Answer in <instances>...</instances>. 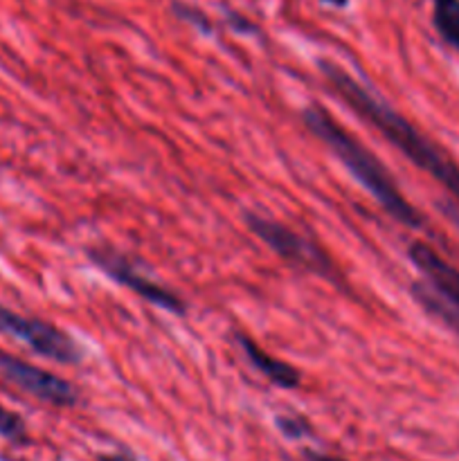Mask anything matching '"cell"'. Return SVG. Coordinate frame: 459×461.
<instances>
[{"instance_id": "obj_6", "label": "cell", "mask_w": 459, "mask_h": 461, "mask_svg": "<svg viewBox=\"0 0 459 461\" xmlns=\"http://www.w3.org/2000/svg\"><path fill=\"white\" fill-rule=\"evenodd\" d=\"M88 257L93 259V264L99 270L108 275L112 282H117L120 286H126L129 291H133L135 295H140L142 300H147L148 304L160 306V309L169 311V313H187V304L180 295H176L174 291L165 288L162 284L153 282L151 277L142 273L140 268H135L129 259H124L117 252L108 250V248H97V250H90Z\"/></svg>"}, {"instance_id": "obj_5", "label": "cell", "mask_w": 459, "mask_h": 461, "mask_svg": "<svg viewBox=\"0 0 459 461\" xmlns=\"http://www.w3.org/2000/svg\"><path fill=\"white\" fill-rule=\"evenodd\" d=\"M0 376L25 394L54 405V408H75L79 403V392L66 378L45 372V369L12 354H4V351H0Z\"/></svg>"}, {"instance_id": "obj_2", "label": "cell", "mask_w": 459, "mask_h": 461, "mask_svg": "<svg viewBox=\"0 0 459 461\" xmlns=\"http://www.w3.org/2000/svg\"><path fill=\"white\" fill-rule=\"evenodd\" d=\"M302 122H304V126L315 138L322 140L331 149L333 156L367 189L369 196L381 203V207L392 219H396L399 223L408 225L412 230H418L426 225V219H423L421 212L400 194L399 185L394 183L390 171L382 167V162L367 147H363L349 131L342 129L324 108H304L302 111Z\"/></svg>"}, {"instance_id": "obj_12", "label": "cell", "mask_w": 459, "mask_h": 461, "mask_svg": "<svg viewBox=\"0 0 459 461\" xmlns=\"http://www.w3.org/2000/svg\"><path fill=\"white\" fill-rule=\"evenodd\" d=\"M274 426L288 439H302V437H309L313 432L310 423L304 417H295V414H282V417L274 419Z\"/></svg>"}, {"instance_id": "obj_10", "label": "cell", "mask_w": 459, "mask_h": 461, "mask_svg": "<svg viewBox=\"0 0 459 461\" xmlns=\"http://www.w3.org/2000/svg\"><path fill=\"white\" fill-rule=\"evenodd\" d=\"M432 23L441 39L459 52V0H432Z\"/></svg>"}, {"instance_id": "obj_4", "label": "cell", "mask_w": 459, "mask_h": 461, "mask_svg": "<svg viewBox=\"0 0 459 461\" xmlns=\"http://www.w3.org/2000/svg\"><path fill=\"white\" fill-rule=\"evenodd\" d=\"M248 228L252 230L255 237H259L266 246H270V250L274 255L282 257L288 264L297 266L302 270H309V273L320 275V277L336 279V264L328 259L327 252L320 246H315L313 241H309L306 237L297 234L295 230H291L288 225L277 223V221H270L266 216L259 214H248Z\"/></svg>"}, {"instance_id": "obj_13", "label": "cell", "mask_w": 459, "mask_h": 461, "mask_svg": "<svg viewBox=\"0 0 459 461\" xmlns=\"http://www.w3.org/2000/svg\"><path fill=\"white\" fill-rule=\"evenodd\" d=\"M174 9L178 12L180 18L189 21L192 25H198V27H202V30H207V21H205V16H201V12H196V9H192V7H184V5H176Z\"/></svg>"}, {"instance_id": "obj_17", "label": "cell", "mask_w": 459, "mask_h": 461, "mask_svg": "<svg viewBox=\"0 0 459 461\" xmlns=\"http://www.w3.org/2000/svg\"><path fill=\"white\" fill-rule=\"evenodd\" d=\"M322 3H328V5H333V7H345V5H346V0H322Z\"/></svg>"}, {"instance_id": "obj_11", "label": "cell", "mask_w": 459, "mask_h": 461, "mask_svg": "<svg viewBox=\"0 0 459 461\" xmlns=\"http://www.w3.org/2000/svg\"><path fill=\"white\" fill-rule=\"evenodd\" d=\"M0 437L16 446L30 444V432H27L22 417L4 408V405H0Z\"/></svg>"}, {"instance_id": "obj_7", "label": "cell", "mask_w": 459, "mask_h": 461, "mask_svg": "<svg viewBox=\"0 0 459 461\" xmlns=\"http://www.w3.org/2000/svg\"><path fill=\"white\" fill-rule=\"evenodd\" d=\"M410 259L421 273V279H426L441 297L459 306V270L454 266L421 241L410 246Z\"/></svg>"}, {"instance_id": "obj_3", "label": "cell", "mask_w": 459, "mask_h": 461, "mask_svg": "<svg viewBox=\"0 0 459 461\" xmlns=\"http://www.w3.org/2000/svg\"><path fill=\"white\" fill-rule=\"evenodd\" d=\"M0 333L16 338L22 345L30 347L34 354L57 360V363L76 365L84 358V349L66 331L54 327L52 322L21 315L3 304H0Z\"/></svg>"}, {"instance_id": "obj_16", "label": "cell", "mask_w": 459, "mask_h": 461, "mask_svg": "<svg viewBox=\"0 0 459 461\" xmlns=\"http://www.w3.org/2000/svg\"><path fill=\"white\" fill-rule=\"evenodd\" d=\"M444 210H446V214L453 219V223L459 228V210H454V207H450V205H444Z\"/></svg>"}, {"instance_id": "obj_15", "label": "cell", "mask_w": 459, "mask_h": 461, "mask_svg": "<svg viewBox=\"0 0 459 461\" xmlns=\"http://www.w3.org/2000/svg\"><path fill=\"white\" fill-rule=\"evenodd\" d=\"M97 461H135L129 453H115V455H99Z\"/></svg>"}, {"instance_id": "obj_8", "label": "cell", "mask_w": 459, "mask_h": 461, "mask_svg": "<svg viewBox=\"0 0 459 461\" xmlns=\"http://www.w3.org/2000/svg\"><path fill=\"white\" fill-rule=\"evenodd\" d=\"M238 345H241L243 354H246V358L250 360L252 367H255L259 374H264L273 385L282 387V390H295V387L302 383V374L297 372L292 365L270 356L268 351L261 349L252 338L238 336Z\"/></svg>"}, {"instance_id": "obj_1", "label": "cell", "mask_w": 459, "mask_h": 461, "mask_svg": "<svg viewBox=\"0 0 459 461\" xmlns=\"http://www.w3.org/2000/svg\"><path fill=\"white\" fill-rule=\"evenodd\" d=\"M320 70L327 77L331 88L349 104L351 111L358 113L387 142L394 144L412 165L432 176L459 201V167L436 144H432L412 122L405 120L385 99L378 97L364 84H360L345 68L331 61H320Z\"/></svg>"}, {"instance_id": "obj_14", "label": "cell", "mask_w": 459, "mask_h": 461, "mask_svg": "<svg viewBox=\"0 0 459 461\" xmlns=\"http://www.w3.org/2000/svg\"><path fill=\"white\" fill-rule=\"evenodd\" d=\"M304 457L309 461H345L340 457H331V455H322V453H315V450H304Z\"/></svg>"}, {"instance_id": "obj_9", "label": "cell", "mask_w": 459, "mask_h": 461, "mask_svg": "<svg viewBox=\"0 0 459 461\" xmlns=\"http://www.w3.org/2000/svg\"><path fill=\"white\" fill-rule=\"evenodd\" d=\"M412 297L417 300L418 306L428 311L432 318H436L439 322H444L450 331H454L459 336V306L448 302L446 297H441L426 279H418V282L412 284L410 288Z\"/></svg>"}]
</instances>
